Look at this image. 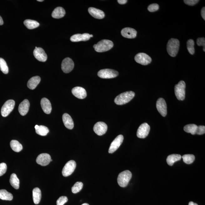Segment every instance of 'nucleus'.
Masks as SVG:
<instances>
[{
    "instance_id": "obj_7",
    "label": "nucleus",
    "mask_w": 205,
    "mask_h": 205,
    "mask_svg": "<svg viewBox=\"0 0 205 205\" xmlns=\"http://www.w3.org/2000/svg\"><path fill=\"white\" fill-rule=\"evenodd\" d=\"M15 105V101L12 100H9L6 101L1 108L2 115L3 117L8 116L13 110Z\"/></svg>"
},
{
    "instance_id": "obj_34",
    "label": "nucleus",
    "mask_w": 205,
    "mask_h": 205,
    "mask_svg": "<svg viewBox=\"0 0 205 205\" xmlns=\"http://www.w3.org/2000/svg\"><path fill=\"white\" fill-rule=\"evenodd\" d=\"M183 161L187 164H192L195 161V156L192 154H186L183 155L182 156Z\"/></svg>"
},
{
    "instance_id": "obj_22",
    "label": "nucleus",
    "mask_w": 205,
    "mask_h": 205,
    "mask_svg": "<svg viewBox=\"0 0 205 205\" xmlns=\"http://www.w3.org/2000/svg\"><path fill=\"white\" fill-rule=\"evenodd\" d=\"M62 120L64 125L68 129L72 130L74 127V122L73 119L69 114H64L62 115Z\"/></svg>"
},
{
    "instance_id": "obj_46",
    "label": "nucleus",
    "mask_w": 205,
    "mask_h": 205,
    "mask_svg": "<svg viewBox=\"0 0 205 205\" xmlns=\"http://www.w3.org/2000/svg\"><path fill=\"white\" fill-rule=\"evenodd\" d=\"M3 24V18H2L1 16H0V25H2Z\"/></svg>"
},
{
    "instance_id": "obj_32",
    "label": "nucleus",
    "mask_w": 205,
    "mask_h": 205,
    "mask_svg": "<svg viewBox=\"0 0 205 205\" xmlns=\"http://www.w3.org/2000/svg\"><path fill=\"white\" fill-rule=\"evenodd\" d=\"M197 126L194 124H190L185 126L183 129L184 131L188 133H190L192 135L196 134Z\"/></svg>"
},
{
    "instance_id": "obj_50",
    "label": "nucleus",
    "mask_w": 205,
    "mask_h": 205,
    "mask_svg": "<svg viewBox=\"0 0 205 205\" xmlns=\"http://www.w3.org/2000/svg\"><path fill=\"white\" fill-rule=\"evenodd\" d=\"M37 1L38 2H43L44 1V0H37Z\"/></svg>"
},
{
    "instance_id": "obj_27",
    "label": "nucleus",
    "mask_w": 205,
    "mask_h": 205,
    "mask_svg": "<svg viewBox=\"0 0 205 205\" xmlns=\"http://www.w3.org/2000/svg\"><path fill=\"white\" fill-rule=\"evenodd\" d=\"M182 156L179 154H172L169 155L167 158V161L168 165L172 166L174 165L175 162L181 160Z\"/></svg>"
},
{
    "instance_id": "obj_40",
    "label": "nucleus",
    "mask_w": 205,
    "mask_h": 205,
    "mask_svg": "<svg viewBox=\"0 0 205 205\" xmlns=\"http://www.w3.org/2000/svg\"><path fill=\"white\" fill-rule=\"evenodd\" d=\"M7 170V166L4 163H0V176L3 175L6 172Z\"/></svg>"
},
{
    "instance_id": "obj_47",
    "label": "nucleus",
    "mask_w": 205,
    "mask_h": 205,
    "mask_svg": "<svg viewBox=\"0 0 205 205\" xmlns=\"http://www.w3.org/2000/svg\"><path fill=\"white\" fill-rule=\"evenodd\" d=\"M189 205H198L197 204H196L195 203H194L193 202H190L189 203Z\"/></svg>"
},
{
    "instance_id": "obj_24",
    "label": "nucleus",
    "mask_w": 205,
    "mask_h": 205,
    "mask_svg": "<svg viewBox=\"0 0 205 205\" xmlns=\"http://www.w3.org/2000/svg\"><path fill=\"white\" fill-rule=\"evenodd\" d=\"M40 81L41 78L39 76H34L28 80L27 86L31 90H34L40 83Z\"/></svg>"
},
{
    "instance_id": "obj_2",
    "label": "nucleus",
    "mask_w": 205,
    "mask_h": 205,
    "mask_svg": "<svg viewBox=\"0 0 205 205\" xmlns=\"http://www.w3.org/2000/svg\"><path fill=\"white\" fill-rule=\"evenodd\" d=\"M180 42L177 39L172 38L169 40L167 45V51L172 57L176 56L179 51Z\"/></svg>"
},
{
    "instance_id": "obj_11",
    "label": "nucleus",
    "mask_w": 205,
    "mask_h": 205,
    "mask_svg": "<svg viewBox=\"0 0 205 205\" xmlns=\"http://www.w3.org/2000/svg\"><path fill=\"white\" fill-rule=\"evenodd\" d=\"M74 62L70 58H66L62 62V69L66 74L71 72L74 69Z\"/></svg>"
},
{
    "instance_id": "obj_42",
    "label": "nucleus",
    "mask_w": 205,
    "mask_h": 205,
    "mask_svg": "<svg viewBox=\"0 0 205 205\" xmlns=\"http://www.w3.org/2000/svg\"><path fill=\"white\" fill-rule=\"evenodd\" d=\"M205 133V126H197L196 134L201 135L204 134Z\"/></svg>"
},
{
    "instance_id": "obj_41",
    "label": "nucleus",
    "mask_w": 205,
    "mask_h": 205,
    "mask_svg": "<svg viewBox=\"0 0 205 205\" xmlns=\"http://www.w3.org/2000/svg\"><path fill=\"white\" fill-rule=\"evenodd\" d=\"M197 44L198 46H203V51H205V39L204 38H199L197 40Z\"/></svg>"
},
{
    "instance_id": "obj_51",
    "label": "nucleus",
    "mask_w": 205,
    "mask_h": 205,
    "mask_svg": "<svg viewBox=\"0 0 205 205\" xmlns=\"http://www.w3.org/2000/svg\"><path fill=\"white\" fill-rule=\"evenodd\" d=\"M90 37H93V35H90Z\"/></svg>"
},
{
    "instance_id": "obj_26",
    "label": "nucleus",
    "mask_w": 205,
    "mask_h": 205,
    "mask_svg": "<svg viewBox=\"0 0 205 205\" xmlns=\"http://www.w3.org/2000/svg\"><path fill=\"white\" fill-rule=\"evenodd\" d=\"M33 199L34 203L35 204H38L40 202L42 193L40 189L38 188H35L33 189Z\"/></svg>"
},
{
    "instance_id": "obj_17",
    "label": "nucleus",
    "mask_w": 205,
    "mask_h": 205,
    "mask_svg": "<svg viewBox=\"0 0 205 205\" xmlns=\"http://www.w3.org/2000/svg\"><path fill=\"white\" fill-rule=\"evenodd\" d=\"M72 92L75 97L80 99H84L87 96L86 90L81 87H74L72 89Z\"/></svg>"
},
{
    "instance_id": "obj_36",
    "label": "nucleus",
    "mask_w": 205,
    "mask_h": 205,
    "mask_svg": "<svg viewBox=\"0 0 205 205\" xmlns=\"http://www.w3.org/2000/svg\"><path fill=\"white\" fill-rule=\"evenodd\" d=\"M195 43L192 39H190L187 42V48L188 50L191 54L193 55L195 52Z\"/></svg>"
},
{
    "instance_id": "obj_12",
    "label": "nucleus",
    "mask_w": 205,
    "mask_h": 205,
    "mask_svg": "<svg viewBox=\"0 0 205 205\" xmlns=\"http://www.w3.org/2000/svg\"><path fill=\"white\" fill-rule=\"evenodd\" d=\"M124 140V136L122 135H119L112 142L109 149V153L110 154L115 152L122 144Z\"/></svg>"
},
{
    "instance_id": "obj_48",
    "label": "nucleus",
    "mask_w": 205,
    "mask_h": 205,
    "mask_svg": "<svg viewBox=\"0 0 205 205\" xmlns=\"http://www.w3.org/2000/svg\"><path fill=\"white\" fill-rule=\"evenodd\" d=\"M39 126H38V125L35 126V130L38 129V128H39Z\"/></svg>"
},
{
    "instance_id": "obj_39",
    "label": "nucleus",
    "mask_w": 205,
    "mask_h": 205,
    "mask_svg": "<svg viewBox=\"0 0 205 205\" xmlns=\"http://www.w3.org/2000/svg\"><path fill=\"white\" fill-rule=\"evenodd\" d=\"M68 201V198L66 197L62 196L60 197L57 201V205H64Z\"/></svg>"
},
{
    "instance_id": "obj_18",
    "label": "nucleus",
    "mask_w": 205,
    "mask_h": 205,
    "mask_svg": "<svg viewBox=\"0 0 205 205\" xmlns=\"http://www.w3.org/2000/svg\"><path fill=\"white\" fill-rule=\"evenodd\" d=\"M122 36L128 38H134L136 37L137 31L133 28H126L121 32Z\"/></svg>"
},
{
    "instance_id": "obj_38",
    "label": "nucleus",
    "mask_w": 205,
    "mask_h": 205,
    "mask_svg": "<svg viewBox=\"0 0 205 205\" xmlns=\"http://www.w3.org/2000/svg\"><path fill=\"white\" fill-rule=\"evenodd\" d=\"M159 6L156 3H153V4L149 5L148 7V10L150 12H154L156 11L159 9Z\"/></svg>"
},
{
    "instance_id": "obj_43",
    "label": "nucleus",
    "mask_w": 205,
    "mask_h": 205,
    "mask_svg": "<svg viewBox=\"0 0 205 205\" xmlns=\"http://www.w3.org/2000/svg\"><path fill=\"white\" fill-rule=\"evenodd\" d=\"M184 3L187 5L193 6L197 4L199 1L198 0H184Z\"/></svg>"
},
{
    "instance_id": "obj_29",
    "label": "nucleus",
    "mask_w": 205,
    "mask_h": 205,
    "mask_svg": "<svg viewBox=\"0 0 205 205\" xmlns=\"http://www.w3.org/2000/svg\"><path fill=\"white\" fill-rule=\"evenodd\" d=\"M10 182L11 185L15 189H18L19 187V180L15 173L12 174L10 176Z\"/></svg>"
},
{
    "instance_id": "obj_5",
    "label": "nucleus",
    "mask_w": 205,
    "mask_h": 205,
    "mask_svg": "<svg viewBox=\"0 0 205 205\" xmlns=\"http://www.w3.org/2000/svg\"><path fill=\"white\" fill-rule=\"evenodd\" d=\"M185 88L186 84L185 82L183 81H180L175 86V94L176 97L179 100H183L185 99Z\"/></svg>"
},
{
    "instance_id": "obj_16",
    "label": "nucleus",
    "mask_w": 205,
    "mask_h": 205,
    "mask_svg": "<svg viewBox=\"0 0 205 205\" xmlns=\"http://www.w3.org/2000/svg\"><path fill=\"white\" fill-rule=\"evenodd\" d=\"M51 157L50 155L46 153L40 154L37 156L36 162L37 164L42 166H46L49 165L51 161Z\"/></svg>"
},
{
    "instance_id": "obj_23",
    "label": "nucleus",
    "mask_w": 205,
    "mask_h": 205,
    "mask_svg": "<svg viewBox=\"0 0 205 205\" xmlns=\"http://www.w3.org/2000/svg\"><path fill=\"white\" fill-rule=\"evenodd\" d=\"M41 105L44 113L49 114L51 113L52 106L50 102L46 98H44L41 100Z\"/></svg>"
},
{
    "instance_id": "obj_35",
    "label": "nucleus",
    "mask_w": 205,
    "mask_h": 205,
    "mask_svg": "<svg viewBox=\"0 0 205 205\" xmlns=\"http://www.w3.org/2000/svg\"><path fill=\"white\" fill-rule=\"evenodd\" d=\"M0 69L3 74H7L8 73V68L4 59L0 58Z\"/></svg>"
},
{
    "instance_id": "obj_3",
    "label": "nucleus",
    "mask_w": 205,
    "mask_h": 205,
    "mask_svg": "<svg viewBox=\"0 0 205 205\" xmlns=\"http://www.w3.org/2000/svg\"><path fill=\"white\" fill-rule=\"evenodd\" d=\"M114 44L111 41L103 40L94 44L93 47L97 52L101 53L109 50L113 47Z\"/></svg>"
},
{
    "instance_id": "obj_8",
    "label": "nucleus",
    "mask_w": 205,
    "mask_h": 205,
    "mask_svg": "<svg viewBox=\"0 0 205 205\" xmlns=\"http://www.w3.org/2000/svg\"><path fill=\"white\" fill-rule=\"evenodd\" d=\"M76 167V163L74 160H70L65 164L62 171V174L64 177L71 175L74 172Z\"/></svg>"
},
{
    "instance_id": "obj_19",
    "label": "nucleus",
    "mask_w": 205,
    "mask_h": 205,
    "mask_svg": "<svg viewBox=\"0 0 205 205\" xmlns=\"http://www.w3.org/2000/svg\"><path fill=\"white\" fill-rule=\"evenodd\" d=\"M88 12L91 15L96 19H102L105 16L104 12L103 11L95 8H89Z\"/></svg>"
},
{
    "instance_id": "obj_21",
    "label": "nucleus",
    "mask_w": 205,
    "mask_h": 205,
    "mask_svg": "<svg viewBox=\"0 0 205 205\" xmlns=\"http://www.w3.org/2000/svg\"><path fill=\"white\" fill-rule=\"evenodd\" d=\"M30 106V103L28 100L25 99L19 105L18 110L21 115L24 116L28 113Z\"/></svg>"
},
{
    "instance_id": "obj_30",
    "label": "nucleus",
    "mask_w": 205,
    "mask_h": 205,
    "mask_svg": "<svg viewBox=\"0 0 205 205\" xmlns=\"http://www.w3.org/2000/svg\"><path fill=\"white\" fill-rule=\"evenodd\" d=\"M0 199L2 200L12 201L13 199V195L6 190H0Z\"/></svg>"
},
{
    "instance_id": "obj_14",
    "label": "nucleus",
    "mask_w": 205,
    "mask_h": 205,
    "mask_svg": "<svg viewBox=\"0 0 205 205\" xmlns=\"http://www.w3.org/2000/svg\"><path fill=\"white\" fill-rule=\"evenodd\" d=\"M94 131L99 136H102L106 133L108 126L104 122H99L96 123L93 128Z\"/></svg>"
},
{
    "instance_id": "obj_28",
    "label": "nucleus",
    "mask_w": 205,
    "mask_h": 205,
    "mask_svg": "<svg viewBox=\"0 0 205 205\" xmlns=\"http://www.w3.org/2000/svg\"><path fill=\"white\" fill-rule=\"evenodd\" d=\"M24 25L29 29H33L38 27L40 25L37 21L31 19H26L24 22Z\"/></svg>"
},
{
    "instance_id": "obj_45",
    "label": "nucleus",
    "mask_w": 205,
    "mask_h": 205,
    "mask_svg": "<svg viewBox=\"0 0 205 205\" xmlns=\"http://www.w3.org/2000/svg\"><path fill=\"white\" fill-rule=\"evenodd\" d=\"M118 3L120 4H125L127 2V1L126 0H118L117 1Z\"/></svg>"
},
{
    "instance_id": "obj_44",
    "label": "nucleus",
    "mask_w": 205,
    "mask_h": 205,
    "mask_svg": "<svg viewBox=\"0 0 205 205\" xmlns=\"http://www.w3.org/2000/svg\"><path fill=\"white\" fill-rule=\"evenodd\" d=\"M201 15L202 16V18L205 20V8L204 7L202 9L201 11Z\"/></svg>"
},
{
    "instance_id": "obj_20",
    "label": "nucleus",
    "mask_w": 205,
    "mask_h": 205,
    "mask_svg": "<svg viewBox=\"0 0 205 205\" xmlns=\"http://www.w3.org/2000/svg\"><path fill=\"white\" fill-rule=\"evenodd\" d=\"M90 35L87 33L76 34L71 37L70 40L72 42H79L80 41H86L90 40Z\"/></svg>"
},
{
    "instance_id": "obj_15",
    "label": "nucleus",
    "mask_w": 205,
    "mask_h": 205,
    "mask_svg": "<svg viewBox=\"0 0 205 205\" xmlns=\"http://www.w3.org/2000/svg\"><path fill=\"white\" fill-rule=\"evenodd\" d=\"M33 54L35 58L39 61L45 62L47 59V55L42 48L38 47L35 49Z\"/></svg>"
},
{
    "instance_id": "obj_10",
    "label": "nucleus",
    "mask_w": 205,
    "mask_h": 205,
    "mask_svg": "<svg viewBox=\"0 0 205 205\" xmlns=\"http://www.w3.org/2000/svg\"><path fill=\"white\" fill-rule=\"evenodd\" d=\"M150 126L146 123L142 124L139 126L137 132V136L139 138H144L149 135Z\"/></svg>"
},
{
    "instance_id": "obj_1",
    "label": "nucleus",
    "mask_w": 205,
    "mask_h": 205,
    "mask_svg": "<svg viewBox=\"0 0 205 205\" xmlns=\"http://www.w3.org/2000/svg\"><path fill=\"white\" fill-rule=\"evenodd\" d=\"M135 96V92L131 91L122 93L116 97L115 102L117 105L126 104L131 101Z\"/></svg>"
},
{
    "instance_id": "obj_33",
    "label": "nucleus",
    "mask_w": 205,
    "mask_h": 205,
    "mask_svg": "<svg viewBox=\"0 0 205 205\" xmlns=\"http://www.w3.org/2000/svg\"><path fill=\"white\" fill-rule=\"evenodd\" d=\"M35 131L37 134L42 136H45L49 133V130L45 126H40L38 129L35 130Z\"/></svg>"
},
{
    "instance_id": "obj_37",
    "label": "nucleus",
    "mask_w": 205,
    "mask_h": 205,
    "mask_svg": "<svg viewBox=\"0 0 205 205\" xmlns=\"http://www.w3.org/2000/svg\"><path fill=\"white\" fill-rule=\"evenodd\" d=\"M83 183L79 182H76L72 187V191L73 193L75 194L79 192L83 188Z\"/></svg>"
},
{
    "instance_id": "obj_6",
    "label": "nucleus",
    "mask_w": 205,
    "mask_h": 205,
    "mask_svg": "<svg viewBox=\"0 0 205 205\" xmlns=\"http://www.w3.org/2000/svg\"><path fill=\"white\" fill-rule=\"evenodd\" d=\"M119 73L117 71L110 69H101L98 73V75L103 79H110L118 76Z\"/></svg>"
},
{
    "instance_id": "obj_49",
    "label": "nucleus",
    "mask_w": 205,
    "mask_h": 205,
    "mask_svg": "<svg viewBox=\"0 0 205 205\" xmlns=\"http://www.w3.org/2000/svg\"><path fill=\"white\" fill-rule=\"evenodd\" d=\"M81 205H90L88 204H87V203H84V204H83Z\"/></svg>"
},
{
    "instance_id": "obj_13",
    "label": "nucleus",
    "mask_w": 205,
    "mask_h": 205,
    "mask_svg": "<svg viewBox=\"0 0 205 205\" xmlns=\"http://www.w3.org/2000/svg\"><path fill=\"white\" fill-rule=\"evenodd\" d=\"M156 107L158 111L162 116L165 117L167 113L166 102L163 98H159L156 103Z\"/></svg>"
},
{
    "instance_id": "obj_31",
    "label": "nucleus",
    "mask_w": 205,
    "mask_h": 205,
    "mask_svg": "<svg viewBox=\"0 0 205 205\" xmlns=\"http://www.w3.org/2000/svg\"><path fill=\"white\" fill-rule=\"evenodd\" d=\"M10 145L12 149L15 152H19L22 151L23 149L22 145L17 140L11 141L10 142Z\"/></svg>"
},
{
    "instance_id": "obj_9",
    "label": "nucleus",
    "mask_w": 205,
    "mask_h": 205,
    "mask_svg": "<svg viewBox=\"0 0 205 205\" xmlns=\"http://www.w3.org/2000/svg\"><path fill=\"white\" fill-rule=\"evenodd\" d=\"M135 59L137 63L144 65H148L151 61V57L144 53H138L135 56Z\"/></svg>"
},
{
    "instance_id": "obj_4",
    "label": "nucleus",
    "mask_w": 205,
    "mask_h": 205,
    "mask_svg": "<svg viewBox=\"0 0 205 205\" xmlns=\"http://www.w3.org/2000/svg\"><path fill=\"white\" fill-rule=\"evenodd\" d=\"M132 177V174L130 171L126 170L120 173L117 178V182L121 187L127 186Z\"/></svg>"
},
{
    "instance_id": "obj_25",
    "label": "nucleus",
    "mask_w": 205,
    "mask_h": 205,
    "mask_svg": "<svg viewBox=\"0 0 205 205\" xmlns=\"http://www.w3.org/2000/svg\"><path fill=\"white\" fill-rule=\"evenodd\" d=\"M65 14V11L62 7H58L53 11L52 13V17L53 18L59 19L63 18Z\"/></svg>"
}]
</instances>
